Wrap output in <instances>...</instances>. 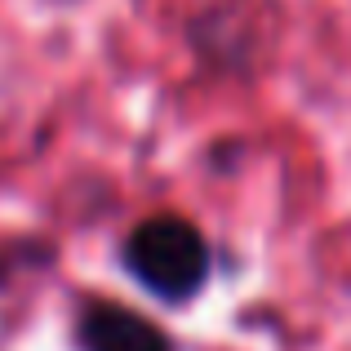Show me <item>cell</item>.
<instances>
[{"instance_id":"obj_1","label":"cell","mask_w":351,"mask_h":351,"mask_svg":"<svg viewBox=\"0 0 351 351\" xmlns=\"http://www.w3.org/2000/svg\"><path fill=\"white\" fill-rule=\"evenodd\" d=\"M125 276L165 307H187L214 280V249L205 232L178 214H152L120 240Z\"/></svg>"},{"instance_id":"obj_2","label":"cell","mask_w":351,"mask_h":351,"mask_svg":"<svg viewBox=\"0 0 351 351\" xmlns=\"http://www.w3.org/2000/svg\"><path fill=\"white\" fill-rule=\"evenodd\" d=\"M271 0H205L187 18V45L200 67L223 76H254L271 53Z\"/></svg>"},{"instance_id":"obj_3","label":"cell","mask_w":351,"mask_h":351,"mask_svg":"<svg viewBox=\"0 0 351 351\" xmlns=\"http://www.w3.org/2000/svg\"><path fill=\"white\" fill-rule=\"evenodd\" d=\"M76 351H178L152 316L125 307L116 298H85L71 325Z\"/></svg>"},{"instance_id":"obj_4","label":"cell","mask_w":351,"mask_h":351,"mask_svg":"<svg viewBox=\"0 0 351 351\" xmlns=\"http://www.w3.org/2000/svg\"><path fill=\"white\" fill-rule=\"evenodd\" d=\"M58 5H80V0H58Z\"/></svg>"}]
</instances>
